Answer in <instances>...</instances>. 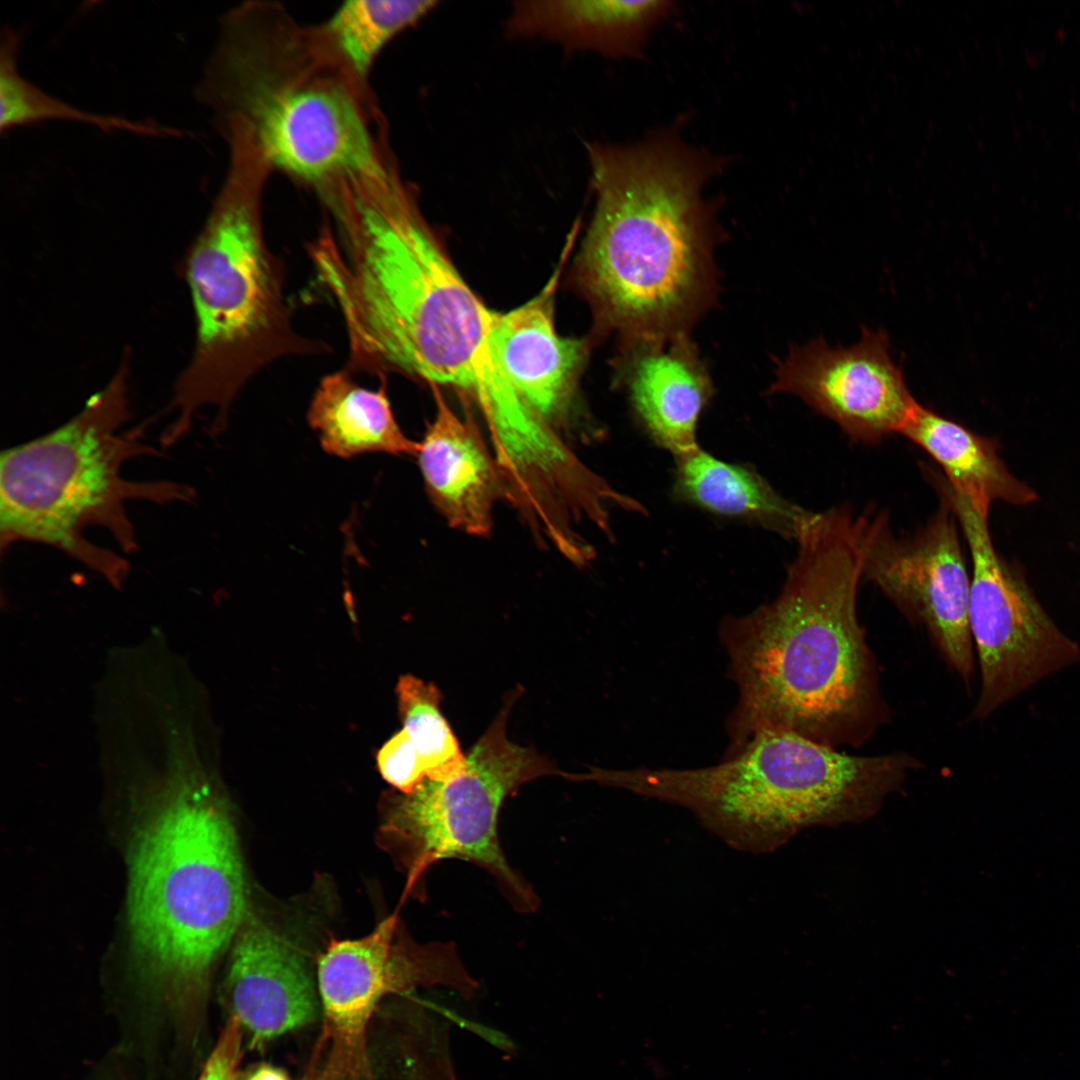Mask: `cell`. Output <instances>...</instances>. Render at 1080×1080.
I'll return each mask as SVG.
<instances>
[{"label":"cell","instance_id":"1","mask_svg":"<svg viewBox=\"0 0 1080 1080\" xmlns=\"http://www.w3.org/2000/svg\"><path fill=\"white\" fill-rule=\"evenodd\" d=\"M864 522L865 514L847 507L809 512L776 598L721 623L738 691L726 755L767 729L858 748L890 720L858 617Z\"/></svg>","mask_w":1080,"mask_h":1080},{"label":"cell","instance_id":"2","mask_svg":"<svg viewBox=\"0 0 1080 1080\" xmlns=\"http://www.w3.org/2000/svg\"><path fill=\"white\" fill-rule=\"evenodd\" d=\"M329 219L306 250L344 324V368L401 373L472 400L506 385L491 338L494 311L401 183L350 194Z\"/></svg>","mask_w":1080,"mask_h":1080},{"label":"cell","instance_id":"3","mask_svg":"<svg viewBox=\"0 0 1080 1080\" xmlns=\"http://www.w3.org/2000/svg\"><path fill=\"white\" fill-rule=\"evenodd\" d=\"M587 147L596 206L579 270L599 317L623 346L690 336L719 291L721 231L703 188L723 161L672 131Z\"/></svg>","mask_w":1080,"mask_h":1080},{"label":"cell","instance_id":"4","mask_svg":"<svg viewBox=\"0 0 1080 1080\" xmlns=\"http://www.w3.org/2000/svg\"><path fill=\"white\" fill-rule=\"evenodd\" d=\"M231 152L227 179L184 262L195 340L175 383L165 445L185 436L206 408L214 411V432L223 429L239 394L274 363L332 352L294 324L283 264L262 221L258 176L265 164L246 148Z\"/></svg>","mask_w":1080,"mask_h":1080},{"label":"cell","instance_id":"5","mask_svg":"<svg viewBox=\"0 0 1080 1080\" xmlns=\"http://www.w3.org/2000/svg\"><path fill=\"white\" fill-rule=\"evenodd\" d=\"M916 766L906 752L851 755L767 729L716 765L619 769L614 785L683 807L730 847L762 854L805 827L873 814Z\"/></svg>","mask_w":1080,"mask_h":1080},{"label":"cell","instance_id":"6","mask_svg":"<svg viewBox=\"0 0 1080 1080\" xmlns=\"http://www.w3.org/2000/svg\"><path fill=\"white\" fill-rule=\"evenodd\" d=\"M127 379L125 361L71 419L1 453L2 548L21 541L52 546L120 584L128 563L88 540L87 531L104 529L125 553L132 552L137 541L128 502L192 498L183 484L123 476L129 460L154 452L140 440L143 429H125L131 416Z\"/></svg>","mask_w":1080,"mask_h":1080},{"label":"cell","instance_id":"7","mask_svg":"<svg viewBox=\"0 0 1080 1080\" xmlns=\"http://www.w3.org/2000/svg\"><path fill=\"white\" fill-rule=\"evenodd\" d=\"M245 897L227 811L206 785L172 783L130 855L129 928L145 975L176 998L198 994L246 916Z\"/></svg>","mask_w":1080,"mask_h":1080},{"label":"cell","instance_id":"8","mask_svg":"<svg viewBox=\"0 0 1080 1080\" xmlns=\"http://www.w3.org/2000/svg\"><path fill=\"white\" fill-rule=\"evenodd\" d=\"M310 67L272 64L225 33L199 97L225 112L265 164L322 196L388 176L352 90Z\"/></svg>","mask_w":1080,"mask_h":1080},{"label":"cell","instance_id":"9","mask_svg":"<svg viewBox=\"0 0 1080 1080\" xmlns=\"http://www.w3.org/2000/svg\"><path fill=\"white\" fill-rule=\"evenodd\" d=\"M522 688L510 691L487 730L466 753L458 772L422 780L388 799L382 824L386 846L407 874L409 888L438 861L460 859L487 871L520 913L535 912L539 897L507 861L498 837L505 799L545 776L571 779L531 747L507 737L508 717Z\"/></svg>","mask_w":1080,"mask_h":1080},{"label":"cell","instance_id":"10","mask_svg":"<svg viewBox=\"0 0 1080 1080\" xmlns=\"http://www.w3.org/2000/svg\"><path fill=\"white\" fill-rule=\"evenodd\" d=\"M937 488L948 498L970 550L968 617L981 673L973 715L986 718L1043 678L1079 661L1080 647L1055 625L1024 578L998 556L988 517L945 480H939Z\"/></svg>","mask_w":1080,"mask_h":1080},{"label":"cell","instance_id":"11","mask_svg":"<svg viewBox=\"0 0 1080 1080\" xmlns=\"http://www.w3.org/2000/svg\"><path fill=\"white\" fill-rule=\"evenodd\" d=\"M913 535L895 537L888 514H865L863 576L911 622L922 625L947 665L969 685L974 672L969 626L971 577L948 498Z\"/></svg>","mask_w":1080,"mask_h":1080},{"label":"cell","instance_id":"12","mask_svg":"<svg viewBox=\"0 0 1080 1080\" xmlns=\"http://www.w3.org/2000/svg\"><path fill=\"white\" fill-rule=\"evenodd\" d=\"M775 393L799 397L850 440L867 444L900 433L917 403L891 357L887 332L867 327L850 347H831L822 337L793 345L776 360L768 390Z\"/></svg>","mask_w":1080,"mask_h":1080},{"label":"cell","instance_id":"13","mask_svg":"<svg viewBox=\"0 0 1080 1080\" xmlns=\"http://www.w3.org/2000/svg\"><path fill=\"white\" fill-rule=\"evenodd\" d=\"M317 978L332 1051L359 1061L366 1059L367 1027L384 995L417 984L469 982L454 944L413 941L396 914L363 938L332 940Z\"/></svg>","mask_w":1080,"mask_h":1080},{"label":"cell","instance_id":"14","mask_svg":"<svg viewBox=\"0 0 1080 1080\" xmlns=\"http://www.w3.org/2000/svg\"><path fill=\"white\" fill-rule=\"evenodd\" d=\"M316 992L300 956L268 925L246 915L224 980L231 1017L254 1040H269L316 1019Z\"/></svg>","mask_w":1080,"mask_h":1080},{"label":"cell","instance_id":"15","mask_svg":"<svg viewBox=\"0 0 1080 1080\" xmlns=\"http://www.w3.org/2000/svg\"><path fill=\"white\" fill-rule=\"evenodd\" d=\"M432 389L436 412L416 455L426 494L451 528L487 537L495 505L506 499L496 457L473 417L458 415Z\"/></svg>","mask_w":1080,"mask_h":1080},{"label":"cell","instance_id":"16","mask_svg":"<svg viewBox=\"0 0 1080 1080\" xmlns=\"http://www.w3.org/2000/svg\"><path fill=\"white\" fill-rule=\"evenodd\" d=\"M560 272L527 303L504 313L494 311L491 331L508 379L557 432L569 418L587 353L583 340L556 332L554 299Z\"/></svg>","mask_w":1080,"mask_h":1080},{"label":"cell","instance_id":"17","mask_svg":"<svg viewBox=\"0 0 1080 1080\" xmlns=\"http://www.w3.org/2000/svg\"><path fill=\"white\" fill-rule=\"evenodd\" d=\"M622 350V379L649 435L675 458L697 449V424L713 384L690 336Z\"/></svg>","mask_w":1080,"mask_h":1080},{"label":"cell","instance_id":"18","mask_svg":"<svg viewBox=\"0 0 1080 1080\" xmlns=\"http://www.w3.org/2000/svg\"><path fill=\"white\" fill-rule=\"evenodd\" d=\"M671 9V2L655 0L519 1L507 26L515 36L541 37L569 50L634 56Z\"/></svg>","mask_w":1080,"mask_h":1080},{"label":"cell","instance_id":"19","mask_svg":"<svg viewBox=\"0 0 1080 1080\" xmlns=\"http://www.w3.org/2000/svg\"><path fill=\"white\" fill-rule=\"evenodd\" d=\"M899 434L923 449L941 467L948 486L984 516L988 517L997 500L1023 506L1038 499L1030 486L1009 471L994 440L918 402Z\"/></svg>","mask_w":1080,"mask_h":1080},{"label":"cell","instance_id":"20","mask_svg":"<svg viewBox=\"0 0 1080 1080\" xmlns=\"http://www.w3.org/2000/svg\"><path fill=\"white\" fill-rule=\"evenodd\" d=\"M307 420L323 450L338 458L367 453L416 457L420 447L400 427L386 383L378 389L363 387L344 367L320 379Z\"/></svg>","mask_w":1080,"mask_h":1080},{"label":"cell","instance_id":"21","mask_svg":"<svg viewBox=\"0 0 1080 1080\" xmlns=\"http://www.w3.org/2000/svg\"><path fill=\"white\" fill-rule=\"evenodd\" d=\"M675 492L710 512L750 520L795 540L809 511L779 495L758 474L700 447L676 457Z\"/></svg>","mask_w":1080,"mask_h":1080},{"label":"cell","instance_id":"22","mask_svg":"<svg viewBox=\"0 0 1080 1080\" xmlns=\"http://www.w3.org/2000/svg\"><path fill=\"white\" fill-rule=\"evenodd\" d=\"M20 34L6 26L0 41V129L46 121H71L97 127L105 133L126 132L153 138L185 137L182 129L154 120H135L119 115L93 113L66 103L24 78L18 68Z\"/></svg>","mask_w":1080,"mask_h":1080},{"label":"cell","instance_id":"23","mask_svg":"<svg viewBox=\"0 0 1080 1080\" xmlns=\"http://www.w3.org/2000/svg\"><path fill=\"white\" fill-rule=\"evenodd\" d=\"M435 1H347L326 26L337 57L357 78L367 75L380 51L400 32L417 23Z\"/></svg>","mask_w":1080,"mask_h":1080},{"label":"cell","instance_id":"24","mask_svg":"<svg viewBox=\"0 0 1080 1080\" xmlns=\"http://www.w3.org/2000/svg\"><path fill=\"white\" fill-rule=\"evenodd\" d=\"M396 693L403 730L422 762L425 778L442 779L462 769L466 754L442 714L439 688L406 674L400 677Z\"/></svg>","mask_w":1080,"mask_h":1080},{"label":"cell","instance_id":"25","mask_svg":"<svg viewBox=\"0 0 1080 1080\" xmlns=\"http://www.w3.org/2000/svg\"><path fill=\"white\" fill-rule=\"evenodd\" d=\"M377 764L383 778L401 793L411 792L426 777L422 762L403 729L381 747Z\"/></svg>","mask_w":1080,"mask_h":1080},{"label":"cell","instance_id":"26","mask_svg":"<svg viewBox=\"0 0 1080 1080\" xmlns=\"http://www.w3.org/2000/svg\"><path fill=\"white\" fill-rule=\"evenodd\" d=\"M242 1027L230 1017L201 1071L199 1080H235L241 1057Z\"/></svg>","mask_w":1080,"mask_h":1080},{"label":"cell","instance_id":"27","mask_svg":"<svg viewBox=\"0 0 1080 1080\" xmlns=\"http://www.w3.org/2000/svg\"><path fill=\"white\" fill-rule=\"evenodd\" d=\"M365 1074V1070L354 1065L327 1058L313 1068L304 1080H365Z\"/></svg>","mask_w":1080,"mask_h":1080},{"label":"cell","instance_id":"28","mask_svg":"<svg viewBox=\"0 0 1080 1080\" xmlns=\"http://www.w3.org/2000/svg\"><path fill=\"white\" fill-rule=\"evenodd\" d=\"M235 1080H290L286 1072L278 1067L261 1064L249 1072L239 1075Z\"/></svg>","mask_w":1080,"mask_h":1080},{"label":"cell","instance_id":"29","mask_svg":"<svg viewBox=\"0 0 1080 1080\" xmlns=\"http://www.w3.org/2000/svg\"><path fill=\"white\" fill-rule=\"evenodd\" d=\"M643 511H644V509H643V507H642V510H641V511H640L639 513H642ZM594 555H595V552H594ZM594 555H593V557H594ZM593 557L591 558V560L593 559ZM591 560H590V561H591ZM590 561H589V562H590ZM589 562H588V563H589ZM588 563H586V564H588ZM586 564H585V565H586ZM585 565H583V566H585Z\"/></svg>","mask_w":1080,"mask_h":1080}]
</instances>
